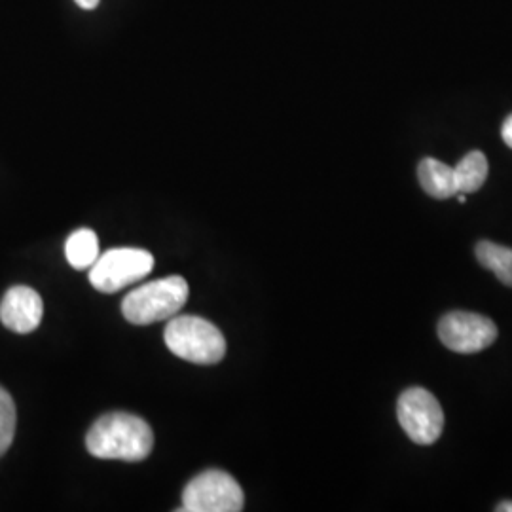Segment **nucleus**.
Masks as SVG:
<instances>
[{"label":"nucleus","mask_w":512,"mask_h":512,"mask_svg":"<svg viewBox=\"0 0 512 512\" xmlns=\"http://www.w3.org/2000/svg\"><path fill=\"white\" fill-rule=\"evenodd\" d=\"M154 446L147 421L128 412H112L95 421L86 437L88 452L99 459L143 461Z\"/></svg>","instance_id":"f257e3e1"},{"label":"nucleus","mask_w":512,"mask_h":512,"mask_svg":"<svg viewBox=\"0 0 512 512\" xmlns=\"http://www.w3.org/2000/svg\"><path fill=\"white\" fill-rule=\"evenodd\" d=\"M171 353L194 365H217L226 355V340L213 323L196 315H175L164 332Z\"/></svg>","instance_id":"f03ea898"},{"label":"nucleus","mask_w":512,"mask_h":512,"mask_svg":"<svg viewBox=\"0 0 512 512\" xmlns=\"http://www.w3.org/2000/svg\"><path fill=\"white\" fill-rule=\"evenodd\" d=\"M188 293L184 277L169 275L131 291L122 302V311L133 325H152L171 319L183 310Z\"/></svg>","instance_id":"7ed1b4c3"},{"label":"nucleus","mask_w":512,"mask_h":512,"mask_svg":"<svg viewBox=\"0 0 512 512\" xmlns=\"http://www.w3.org/2000/svg\"><path fill=\"white\" fill-rule=\"evenodd\" d=\"M154 268V256L145 249L120 247L99 255L90 268V283L99 293L112 294L145 279Z\"/></svg>","instance_id":"20e7f679"},{"label":"nucleus","mask_w":512,"mask_h":512,"mask_svg":"<svg viewBox=\"0 0 512 512\" xmlns=\"http://www.w3.org/2000/svg\"><path fill=\"white\" fill-rule=\"evenodd\" d=\"M245 495L236 478L219 469L205 471L188 482L183 492L186 512H239Z\"/></svg>","instance_id":"39448f33"},{"label":"nucleus","mask_w":512,"mask_h":512,"mask_svg":"<svg viewBox=\"0 0 512 512\" xmlns=\"http://www.w3.org/2000/svg\"><path fill=\"white\" fill-rule=\"evenodd\" d=\"M397 418L404 433L421 446L435 444L444 429V412L433 393L410 387L399 397Z\"/></svg>","instance_id":"423d86ee"},{"label":"nucleus","mask_w":512,"mask_h":512,"mask_svg":"<svg viewBox=\"0 0 512 512\" xmlns=\"http://www.w3.org/2000/svg\"><path fill=\"white\" fill-rule=\"evenodd\" d=\"M440 342L456 353H478L497 340L494 321L471 311L446 313L439 323Z\"/></svg>","instance_id":"0eeeda50"},{"label":"nucleus","mask_w":512,"mask_h":512,"mask_svg":"<svg viewBox=\"0 0 512 512\" xmlns=\"http://www.w3.org/2000/svg\"><path fill=\"white\" fill-rule=\"evenodd\" d=\"M42 311L44 306L40 294L31 287L18 285L4 294L0 302V321L6 329L14 330L18 334H29L38 329L42 321Z\"/></svg>","instance_id":"6e6552de"},{"label":"nucleus","mask_w":512,"mask_h":512,"mask_svg":"<svg viewBox=\"0 0 512 512\" xmlns=\"http://www.w3.org/2000/svg\"><path fill=\"white\" fill-rule=\"evenodd\" d=\"M421 188L435 200H448L458 194L454 167L442 164L435 158H425L418 165Z\"/></svg>","instance_id":"1a4fd4ad"},{"label":"nucleus","mask_w":512,"mask_h":512,"mask_svg":"<svg viewBox=\"0 0 512 512\" xmlns=\"http://www.w3.org/2000/svg\"><path fill=\"white\" fill-rule=\"evenodd\" d=\"M65 255L74 270H90L99 258V238L90 228L73 232L65 243Z\"/></svg>","instance_id":"9d476101"},{"label":"nucleus","mask_w":512,"mask_h":512,"mask_svg":"<svg viewBox=\"0 0 512 512\" xmlns=\"http://www.w3.org/2000/svg\"><path fill=\"white\" fill-rule=\"evenodd\" d=\"M454 173H456L458 192L473 194L478 192L488 179V160L482 152L473 150L454 167Z\"/></svg>","instance_id":"9b49d317"},{"label":"nucleus","mask_w":512,"mask_h":512,"mask_svg":"<svg viewBox=\"0 0 512 512\" xmlns=\"http://www.w3.org/2000/svg\"><path fill=\"white\" fill-rule=\"evenodd\" d=\"M478 262L497 275V279L512 287V249L492 241H480L476 245Z\"/></svg>","instance_id":"f8f14e48"},{"label":"nucleus","mask_w":512,"mask_h":512,"mask_svg":"<svg viewBox=\"0 0 512 512\" xmlns=\"http://www.w3.org/2000/svg\"><path fill=\"white\" fill-rule=\"evenodd\" d=\"M16 423H18L16 404L12 401L10 393L4 387H0V458L8 452V448L14 442Z\"/></svg>","instance_id":"ddd939ff"},{"label":"nucleus","mask_w":512,"mask_h":512,"mask_svg":"<svg viewBox=\"0 0 512 512\" xmlns=\"http://www.w3.org/2000/svg\"><path fill=\"white\" fill-rule=\"evenodd\" d=\"M501 137L505 141L507 147L512 148V114L503 122V128H501Z\"/></svg>","instance_id":"4468645a"},{"label":"nucleus","mask_w":512,"mask_h":512,"mask_svg":"<svg viewBox=\"0 0 512 512\" xmlns=\"http://www.w3.org/2000/svg\"><path fill=\"white\" fill-rule=\"evenodd\" d=\"M80 8H84V10H93V8H97L99 6V2L101 0H74Z\"/></svg>","instance_id":"2eb2a0df"},{"label":"nucleus","mask_w":512,"mask_h":512,"mask_svg":"<svg viewBox=\"0 0 512 512\" xmlns=\"http://www.w3.org/2000/svg\"><path fill=\"white\" fill-rule=\"evenodd\" d=\"M495 511L497 512H512V501H503V503H499L497 507H495Z\"/></svg>","instance_id":"dca6fc26"}]
</instances>
